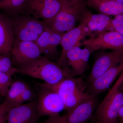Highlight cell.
Segmentation results:
<instances>
[{"label":"cell","instance_id":"obj_1","mask_svg":"<svg viewBox=\"0 0 123 123\" xmlns=\"http://www.w3.org/2000/svg\"><path fill=\"white\" fill-rule=\"evenodd\" d=\"M41 84L58 94L68 112L72 111L84 101L94 97L86 92L85 82L81 77H67L53 85L45 83Z\"/></svg>","mask_w":123,"mask_h":123},{"label":"cell","instance_id":"obj_2","mask_svg":"<svg viewBox=\"0 0 123 123\" xmlns=\"http://www.w3.org/2000/svg\"><path fill=\"white\" fill-rule=\"evenodd\" d=\"M17 73L40 79L51 85L58 84L67 77L73 76L68 70L62 69L46 57H40L22 68H17Z\"/></svg>","mask_w":123,"mask_h":123},{"label":"cell","instance_id":"obj_3","mask_svg":"<svg viewBox=\"0 0 123 123\" xmlns=\"http://www.w3.org/2000/svg\"><path fill=\"white\" fill-rule=\"evenodd\" d=\"M10 17L13 29L14 41L35 42L48 27L43 21L28 14H18Z\"/></svg>","mask_w":123,"mask_h":123},{"label":"cell","instance_id":"obj_4","mask_svg":"<svg viewBox=\"0 0 123 123\" xmlns=\"http://www.w3.org/2000/svg\"><path fill=\"white\" fill-rule=\"evenodd\" d=\"M123 105V93L112 88L96 108L91 120L94 123H117Z\"/></svg>","mask_w":123,"mask_h":123},{"label":"cell","instance_id":"obj_5","mask_svg":"<svg viewBox=\"0 0 123 123\" xmlns=\"http://www.w3.org/2000/svg\"><path fill=\"white\" fill-rule=\"evenodd\" d=\"M85 5V1L73 4L63 0L60 10L48 26L61 33L70 31L74 28L77 22L80 20Z\"/></svg>","mask_w":123,"mask_h":123},{"label":"cell","instance_id":"obj_6","mask_svg":"<svg viewBox=\"0 0 123 123\" xmlns=\"http://www.w3.org/2000/svg\"><path fill=\"white\" fill-rule=\"evenodd\" d=\"M37 110L40 118L47 116L55 117L65 110L64 104L58 94L41 83H37Z\"/></svg>","mask_w":123,"mask_h":123},{"label":"cell","instance_id":"obj_7","mask_svg":"<svg viewBox=\"0 0 123 123\" xmlns=\"http://www.w3.org/2000/svg\"><path fill=\"white\" fill-rule=\"evenodd\" d=\"M97 99L93 97L82 103L73 111L63 116L49 117L37 123H86L92 119L97 105Z\"/></svg>","mask_w":123,"mask_h":123},{"label":"cell","instance_id":"obj_8","mask_svg":"<svg viewBox=\"0 0 123 123\" xmlns=\"http://www.w3.org/2000/svg\"><path fill=\"white\" fill-rule=\"evenodd\" d=\"M62 4V0H30L26 14L42 19L49 26L60 10Z\"/></svg>","mask_w":123,"mask_h":123},{"label":"cell","instance_id":"obj_9","mask_svg":"<svg viewBox=\"0 0 123 123\" xmlns=\"http://www.w3.org/2000/svg\"><path fill=\"white\" fill-rule=\"evenodd\" d=\"M42 55L35 42L14 41L11 52L13 66L16 68L27 66L41 57Z\"/></svg>","mask_w":123,"mask_h":123},{"label":"cell","instance_id":"obj_10","mask_svg":"<svg viewBox=\"0 0 123 123\" xmlns=\"http://www.w3.org/2000/svg\"><path fill=\"white\" fill-rule=\"evenodd\" d=\"M86 27V36L94 38L110 31H113L112 19L109 15L103 14H93L84 9L80 20Z\"/></svg>","mask_w":123,"mask_h":123},{"label":"cell","instance_id":"obj_11","mask_svg":"<svg viewBox=\"0 0 123 123\" xmlns=\"http://www.w3.org/2000/svg\"><path fill=\"white\" fill-rule=\"evenodd\" d=\"M91 53L98 50L123 49V36L114 30L110 31L94 38H90L82 43Z\"/></svg>","mask_w":123,"mask_h":123},{"label":"cell","instance_id":"obj_12","mask_svg":"<svg viewBox=\"0 0 123 123\" xmlns=\"http://www.w3.org/2000/svg\"><path fill=\"white\" fill-rule=\"evenodd\" d=\"M123 62V49L103 52L95 61L89 76V83L111 68Z\"/></svg>","mask_w":123,"mask_h":123},{"label":"cell","instance_id":"obj_13","mask_svg":"<svg viewBox=\"0 0 123 123\" xmlns=\"http://www.w3.org/2000/svg\"><path fill=\"white\" fill-rule=\"evenodd\" d=\"M38 99L9 108L6 123H37L39 119L37 110Z\"/></svg>","mask_w":123,"mask_h":123},{"label":"cell","instance_id":"obj_14","mask_svg":"<svg viewBox=\"0 0 123 123\" xmlns=\"http://www.w3.org/2000/svg\"><path fill=\"white\" fill-rule=\"evenodd\" d=\"M64 34L48 26L35 42L41 53L48 59L57 55V47L61 44Z\"/></svg>","mask_w":123,"mask_h":123},{"label":"cell","instance_id":"obj_15","mask_svg":"<svg viewBox=\"0 0 123 123\" xmlns=\"http://www.w3.org/2000/svg\"><path fill=\"white\" fill-rule=\"evenodd\" d=\"M123 70V62L111 68L90 83L88 93L97 98L110 87Z\"/></svg>","mask_w":123,"mask_h":123},{"label":"cell","instance_id":"obj_16","mask_svg":"<svg viewBox=\"0 0 123 123\" xmlns=\"http://www.w3.org/2000/svg\"><path fill=\"white\" fill-rule=\"evenodd\" d=\"M85 36V26L81 22L77 27H74L64 33L61 43L62 47V51L57 62L58 65L61 67L65 64L67 60L68 51L75 46H80V41Z\"/></svg>","mask_w":123,"mask_h":123},{"label":"cell","instance_id":"obj_17","mask_svg":"<svg viewBox=\"0 0 123 123\" xmlns=\"http://www.w3.org/2000/svg\"><path fill=\"white\" fill-rule=\"evenodd\" d=\"M14 41L10 17L0 13V54L11 55Z\"/></svg>","mask_w":123,"mask_h":123},{"label":"cell","instance_id":"obj_18","mask_svg":"<svg viewBox=\"0 0 123 123\" xmlns=\"http://www.w3.org/2000/svg\"><path fill=\"white\" fill-rule=\"evenodd\" d=\"M86 5L100 13L109 16L123 15V5L115 0H87Z\"/></svg>","mask_w":123,"mask_h":123},{"label":"cell","instance_id":"obj_19","mask_svg":"<svg viewBox=\"0 0 123 123\" xmlns=\"http://www.w3.org/2000/svg\"><path fill=\"white\" fill-rule=\"evenodd\" d=\"M30 0H0V9L6 11L9 16L26 14Z\"/></svg>","mask_w":123,"mask_h":123},{"label":"cell","instance_id":"obj_20","mask_svg":"<svg viewBox=\"0 0 123 123\" xmlns=\"http://www.w3.org/2000/svg\"><path fill=\"white\" fill-rule=\"evenodd\" d=\"M28 86V84L22 81L12 82L5 97V99L3 103L9 108L17 106L19 97Z\"/></svg>","mask_w":123,"mask_h":123},{"label":"cell","instance_id":"obj_21","mask_svg":"<svg viewBox=\"0 0 123 123\" xmlns=\"http://www.w3.org/2000/svg\"><path fill=\"white\" fill-rule=\"evenodd\" d=\"M79 46H75L67 53V60L69 65L72 68L74 75L77 76L82 75L86 70L82 62L81 49Z\"/></svg>","mask_w":123,"mask_h":123},{"label":"cell","instance_id":"obj_22","mask_svg":"<svg viewBox=\"0 0 123 123\" xmlns=\"http://www.w3.org/2000/svg\"><path fill=\"white\" fill-rule=\"evenodd\" d=\"M0 73L12 76L17 73V68L13 64L11 55L0 54Z\"/></svg>","mask_w":123,"mask_h":123},{"label":"cell","instance_id":"obj_23","mask_svg":"<svg viewBox=\"0 0 123 123\" xmlns=\"http://www.w3.org/2000/svg\"><path fill=\"white\" fill-rule=\"evenodd\" d=\"M38 98L37 93L29 85L24 90L19 97L17 103V106L35 101L38 99Z\"/></svg>","mask_w":123,"mask_h":123},{"label":"cell","instance_id":"obj_24","mask_svg":"<svg viewBox=\"0 0 123 123\" xmlns=\"http://www.w3.org/2000/svg\"><path fill=\"white\" fill-rule=\"evenodd\" d=\"M12 76L5 73H0V95L5 97L12 83Z\"/></svg>","mask_w":123,"mask_h":123},{"label":"cell","instance_id":"obj_25","mask_svg":"<svg viewBox=\"0 0 123 123\" xmlns=\"http://www.w3.org/2000/svg\"><path fill=\"white\" fill-rule=\"evenodd\" d=\"M112 24L114 30L123 36V15L115 16L112 19Z\"/></svg>","mask_w":123,"mask_h":123},{"label":"cell","instance_id":"obj_26","mask_svg":"<svg viewBox=\"0 0 123 123\" xmlns=\"http://www.w3.org/2000/svg\"><path fill=\"white\" fill-rule=\"evenodd\" d=\"M92 54L90 51L88 49L85 47L83 49H81V57L82 62L84 67L86 69L87 68L88 61L89 59L90 56Z\"/></svg>","mask_w":123,"mask_h":123},{"label":"cell","instance_id":"obj_27","mask_svg":"<svg viewBox=\"0 0 123 123\" xmlns=\"http://www.w3.org/2000/svg\"><path fill=\"white\" fill-rule=\"evenodd\" d=\"M9 108L4 103L0 104V123H6L7 112Z\"/></svg>","mask_w":123,"mask_h":123},{"label":"cell","instance_id":"obj_28","mask_svg":"<svg viewBox=\"0 0 123 123\" xmlns=\"http://www.w3.org/2000/svg\"><path fill=\"white\" fill-rule=\"evenodd\" d=\"M118 121L120 123H123V105L119 111Z\"/></svg>","mask_w":123,"mask_h":123},{"label":"cell","instance_id":"obj_29","mask_svg":"<svg viewBox=\"0 0 123 123\" xmlns=\"http://www.w3.org/2000/svg\"><path fill=\"white\" fill-rule=\"evenodd\" d=\"M73 4H77L84 1V0H63Z\"/></svg>","mask_w":123,"mask_h":123},{"label":"cell","instance_id":"obj_30","mask_svg":"<svg viewBox=\"0 0 123 123\" xmlns=\"http://www.w3.org/2000/svg\"><path fill=\"white\" fill-rule=\"evenodd\" d=\"M123 81V70L121 74L120 75L118 79L117 80L116 82L118 84H121V83Z\"/></svg>","mask_w":123,"mask_h":123},{"label":"cell","instance_id":"obj_31","mask_svg":"<svg viewBox=\"0 0 123 123\" xmlns=\"http://www.w3.org/2000/svg\"><path fill=\"white\" fill-rule=\"evenodd\" d=\"M118 89L119 91H120V92L123 93V81L121 83L119 86Z\"/></svg>","mask_w":123,"mask_h":123},{"label":"cell","instance_id":"obj_32","mask_svg":"<svg viewBox=\"0 0 123 123\" xmlns=\"http://www.w3.org/2000/svg\"><path fill=\"white\" fill-rule=\"evenodd\" d=\"M115 0L118 3L121 4L123 5V0Z\"/></svg>","mask_w":123,"mask_h":123},{"label":"cell","instance_id":"obj_33","mask_svg":"<svg viewBox=\"0 0 123 123\" xmlns=\"http://www.w3.org/2000/svg\"><path fill=\"white\" fill-rule=\"evenodd\" d=\"M94 123L93 122V121H91V122L90 123Z\"/></svg>","mask_w":123,"mask_h":123},{"label":"cell","instance_id":"obj_34","mask_svg":"<svg viewBox=\"0 0 123 123\" xmlns=\"http://www.w3.org/2000/svg\"><path fill=\"white\" fill-rule=\"evenodd\" d=\"M120 123L119 122V121H118V123Z\"/></svg>","mask_w":123,"mask_h":123},{"label":"cell","instance_id":"obj_35","mask_svg":"<svg viewBox=\"0 0 123 123\" xmlns=\"http://www.w3.org/2000/svg\"></svg>","mask_w":123,"mask_h":123}]
</instances>
